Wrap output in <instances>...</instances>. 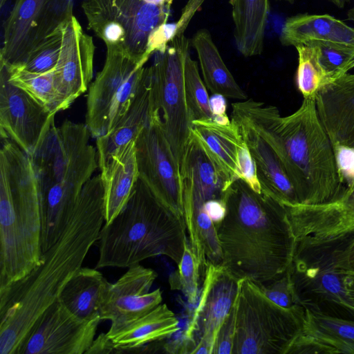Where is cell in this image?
<instances>
[{
    "label": "cell",
    "instance_id": "4dcf8cb0",
    "mask_svg": "<svg viewBox=\"0 0 354 354\" xmlns=\"http://www.w3.org/2000/svg\"><path fill=\"white\" fill-rule=\"evenodd\" d=\"M298 53L297 82L304 94L312 93L319 82L332 75L321 62V50L315 44L295 46Z\"/></svg>",
    "mask_w": 354,
    "mask_h": 354
},
{
    "label": "cell",
    "instance_id": "d4e9b609",
    "mask_svg": "<svg viewBox=\"0 0 354 354\" xmlns=\"http://www.w3.org/2000/svg\"><path fill=\"white\" fill-rule=\"evenodd\" d=\"M234 37L239 52L245 57L262 53L269 0H230Z\"/></svg>",
    "mask_w": 354,
    "mask_h": 354
},
{
    "label": "cell",
    "instance_id": "8d00e7d4",
    "mask_svg": "<svg viewBox=\"0 0 354 354\" xmlns=\"http://www.w3.org/2000/svg\"><path fill=\"white\" fill-rule=\"evenodd\" d=\"M238 162L239 178L243 180L254 191L261 193L255 165L245 142L239 150Z\"/></svg>",
    "mask_w": 354,
    "mask_h": 354
},
{
    "label": "cell",
    "instance_id": "ab89813d",
    "mask_svg": "<svg viewBox=\"0 0 354 354\" xmlns=\"http://www.w3.org/2000/svg\"><path fill=\"white\" fill-rule=\"evenodd\" d=\"M226 97L221 94L214 93L209 97V107L212 118L226 114Z\"/></svg>",
    "mask_w": 354,
    "mask_h": 354
},
{
    "label": "cell",
    "instance_id": "836d02e7",
    "mask_svg": "<svg viewBox=\"0 0 354 354\" xmlns=\"http://www.w3.org/2000/svg\"><path fill=\"white\" fill-rule=\"evenodd\" d=\"M257 285L264 295L276 304L286 308L297 306L296 304L299 299L292 278L290 267L277 278Z\"/></svg>",
    "mask_w": 354,
    "mask_h": 354
},
{
    "label": "cell",
    "instance_id": "ee69618b",
    "mask_svg": "<svg viewBox=\"0 0 354 354\" xmlns=\"http://www.w3.org/2000/svg\"><path fill=\"white\" fill-rule=\"evenodd\" d=\"M283 1H288V2L292 3L295 0H283Z\"/></svg>",
    "mask_w": 354,
    "mask_h": 354
},
{
    "label": "cell",
    "instance_id": "484cf974",
    "mask_svg": "<svg viewBox=\"0 0 354 354\" xmlns=\"http://www.w3.org/2000/svg\"><path fill=\"white\" fill-rule=\"evenodd\" d=\"M192 45L198 55L204 84L211 92L232 99H248L226 66L208 30H197L192 39Z\"/></svg>",
    "mask_w": 354,
    "mask_h": 354
},
{
    "label": "cell",
    "instance_id": "2e32d148",
    "mask_svg": "<svg viewBox=\"0 0 354 354\" xmlns=\"http://www.w3.org/2000/svg\"><path fill=\"white\" fill-rule=\"evenodd\" d=\"M183 213L192 216L205 211V203L223 199L233 180L214 161L191 129L180 169Z\"/></svg>",
    "mask_w": 354,
    "mask_h": 354
},
{
    "label": "cell",
    "instance_id": "d6a6232c",
    "mask_svg": "<svg viewBox=\"0 0 354 354\" xmlns=\"http://www.w3.org/2000/svg\"><path fill=\"white\" fill-rule=\"evenodd\" d=\"M63 28L47 37L29 55L21 66L24 69L36 73H46L54 71L58 62L62 46Z\"/></svg>",
    "mask_w": 354,
    "mask_h": 354
},
{
    "label": "cell",
    "instance_id": "e575fe53",
    "mask_svg": "<svg viewBox=\"0 0 354 354\" xmlns=\"http://www.w3.org/2000/svg\"><path fill=\"white\" fill-rule=\"evenodd\" d=\"M236 309L235 301L230 313L220 327L212 354H232L235 335Z\"/></svg>",
    "mask_w": 354,
    "mask_h": 354
},
{
    "label": "cell",
    "instance_id": "cb8c5ba5",
    "mask_svg": "<svg viewBox=\"0 0 354 354\" xmlns=\"http://www.w3.org/2000/svg\"><path fill=\"white\" fill-rule=\"evenodd\" d=\"M110 285L97 268L82 266L65 284L58 299L78 318L93 319L100 317Z\"/></svg>",
    "mask_w": 354,
    "mask_h": 354
},
{
    "label": "cell",
    "instance_id": "83f0119b",
    "mask_svg": "<svg viewBox=\"0 0 354 354\" xmlns=\"http://www.w3.org/2000/svg\"><path fill=\"white\" fill-rule=\"evenodd\" d=\"M3 66L7 71L10 83L23 89L52 113L56 114L64 110L55 87L53 71L46 73H36L21 66Z\"/></svg>",
    "mask_w": 354,
    "mask_h": 354
},
{
    "label": "cell",
    "instance_id": "9c48e42d",
    "mask_svg": "<svg viewBox=\"0 0 354 354\" xmlns=\"http://www.w3.org/2000/svg\"><path fill=\"white\" fill-rule=\"evenodd\" d=\"M73 16V0H15L3 25L0 65H23L38 45Z\"/></svg>",
    "mask_w": 354,
    "mask_h": 354
},
{
    "label": "cell",
    "instance_id": "7402d4cb",
    "mask_svg": "<svg viewBox=\"0 0 354 354\" xmlns=\"http://www.w3.org/2000/svg\"><path fill=\"white\" fill-rule=\"evenodd\" d=\"M150 82L147 67L126 113L106 135L96 139L98 167L104 169L120 148L136 140L149 121L151 113Z\"/></svg>",
    "mask_w": 354,
    "mask_h": 354
},
{
    "label": "cell",
    "instance_id": "52a82bcc",
    "mask_svg": "<svg viewBox=\"0 0 354 354\" xmlns=\"http://www.w3.org/2000/svg\"><path fill=\"white\" fill-rule=\"evenodd\" d=\"M189 49L185 35L177 36L165 50L153 55V62L147 67L151 109L160 116L180 174L192 129L184 89V64Z\"/></svg>",
    "mask_w": 354,
    "mask_h": 354
},
{
    "label": "cell",
    "instance_id": "9a60e30c",
    "mask_svg": "<svg viewBox=\"0 0 354 354\" xmlns=\"http://www.w3.org/2000/svg\"><path fill=\"white\" fill-rule=\"evenodd\" d=\"M157 276L153 269L139 263L128 268L115 283H111L99 315L101 321L111 322L105 333L106 337L113 335L161 304L160 289L150 291Z\"/></svg>",
    "mask_w": 354,
    "mask_h": 354
},
{
    "label": "cell",
    "instance_id": "f35d334b",
    "mask_svg": "<svg viewBox=\"0 0 354 354\" xmlns=\"http://www.w3.org/2000/svg\"><path fill=\"white\" fill-rule=\"evenodd\" d=\"M341 169L351 177H354V149L342 148L338 153Z\"/></svg>",
    "mask_w": 354,
    "mask_h": 354
},
{
    "label": "cell",
    "instance_id": "7bdbcfd3",
    "mask_svg": "<svg viewBox=\"0 0 354 354\" xmlns=\"http://www.w3.org/2000/svg\"><path fill=\"white\" fill-rule=\"evenodd\" d=\"M8 0H0V7L1 8L4 6Z\"/></svg>",
    "mask_w": 354,
    "mask_h": 354
},
{
    "label": "cell",
    "instance_id": "44dd1931",
    "mask_svg": "<svg viewBox=\"0 0 354 354\" xmlns=\"http://www.w3.org/2000/svg\"><path fill=\"white\" fill-rule=\"evenodd\" d=\"M279 40L284 46L321 44L354 52V28L328 14H297L286 18Z\"/></svg>",
    "mask_w": 354,
    "mask_h": 354
},
{
    "label": "cell",
    "instance_id": "74e56055",
    "mask_svg": "<svg viewBox=\"0 0 354 354\" xmlns=\"http://www.w3.org/2000/svg\"><path fill=\"white\" fill-rule=\"evenodd\" d=\"M204 208L215 226L224 218L225 214V205L223 199H214L207 201Z\"/></svg>",
    "mask_w": 354,
    "mask_h": 354
},
{
    "label": "cell",
    "instance_id": "30bf717a",
    "mask_svg": "<svg viewBox=\"0 0 354 354\" xmlns=\"http://www.w3.org/2000/svg\"><path fill=\"white\" fill-rule=\"evenodd\" d=\"M0 182L9 189L36 268L41 261L42 248L41 201L35 171L30 156L10 139L3 136Z\"/></svg>",
    "mask_w": 354,
    "mask_h": 354
},
{
    "label": "cell",
    "instance_id": "f1b7e54d",
    "mask_svg": "<svg viewBox=\"0 0 354 354\" xmlns=\"http://www.w3.org/2000/svg\"><path fill=\"white\" fill-rule=\"evenodd\" d=\"M309 326H303L308 332L311 342H321L320 346L341 349V352L354 353V322L345 321L323 315H312Z\"/></svg>",
    "mask_w": 354,
    "mask_h": 354
},
{
    "label": "cell",
    "instance_id": "d590c367",
    "mask_svg": "<svg viewBox=\"0 0 354 354\" xmlns=\"http://www.w3.org/2000/svg\"><path fill=\"white\" fill-rule=\"evenodd\" d=\"M315 45L320 48L322 64L333 73L346 71L348 66L354 60V52L345 51L321 44Z\"/></svg>",
    "mask_w": 354,
    "mask_h": 354
},
{
    "label": "cell",
    "instance_id": "b9f144b4",
    "mask_svg": "<svg viewBox=\"0 0 354 354\" xmlns=\"http://www.w3.org/2000/svg\"><path fill=\"white\" fill-rule=\"evenodd\" d=\"M347 19L354 21V7L351 8L347 12Z\"/></svg>",
    "mask_w": 354,
    "mask_h": 354
},
{
    "label": "cell",
    "instance_id": "f546056e",
    "mask_svg": "<svg viewBox=\"0 0 354 354\" xmlns=\"http://www.w3.org/2000/svg\"><path fill=\"white\" fill-rule=\"evenodd\" d=\"M184 89L190 120H212L209 97L198 68L189 53L184 64Z\"/></svg>",
    "mask_w": 354,
    "mask_h": 354
},
{
    "label": "cell",
    "instance_id": "8fae6325",
    "mask_svg": "<svg viewBox=\"0 0 354 354\" xmlns=\"http://www.w3.org/2000/svg\"><path fill=\"white\" fill-rule=\"evenodd\" d=\"M135 148L139 178L159 201L184 218L180 170L156 111L151 109Z\"/></svg>",
    "mask_w": 354,
    "mask_h": 354
},
{
    "label": "cell",
    "instance_id": "277c9868",
    "mask_svg": "<svg viewBox=\"0 0 354 354\" xmlns=\"http://www.w3.org/2000/svg\"><path fill=\"white\" fill-rule=\"evenodd\" d=\"M95 268H129L165 255L178 265L188 243L184 218L159 201L138 178L127 202L98 239Z\"/></svg>",
    "mask_w": 354,
    "mask_h": 354
},
{
    "label": "cell",
    "instance_id": "7a4b0ae2",
    "mask_svg": "<svg viewBox=\"0 0 354 354\" xmlns=\"http://www.w3.org/2000/svg\"><path fill=\"white\" fill-rule=\"evenodd\" d=\"M225 214L216 225L221 265L234 277L257 283L270 281L291 266L296 238L286 207L234 180L223 196Z\"/></svg>",
    "mask_w": 354,
    "mask_h": 354
},
{
    "label": "cell",
    "instance_id": "d6986e66",
    "mask_svg": "<svg viewBox=\"0 0 354 354\" xmlns=\"http://www.w3.org/2000/svg\"><path fill=\"white\" fill-rule=\"evenodd\" d=\"M231 122L251 154L261 192L285 207H294L297 203V194L277 153L241 117L232 113Z\"/></svg>",
    "mask_w": 354,
    "mask_h": 354
},
{
    "label": "cell",
    "instance_id": "5b68a950",
    "mask_svg": "<svg viewBox=\"0 0 354 354\" xmlns=\"http://www.w3.org/2000/svg\"><path fill=\"white\" fill-rule=\"evenodd\" d=\"M174 0H82L88 28L106 49L145 64L154 31L167 22Z\"/></svg>",
    "mask_w": 354,
    "mask_h": 354
},
{
    "label": "cell",
    "instance_id": "6da1fadb",
    "mask_svg": "<svg viewBox=\"0 0 354 354\" xmlns=\"http://www.w3.org/2000/svg\"><path fill=\"white\" fill-rule=\"evenodd\" d=\"M100 174L84 185L59 239L42 252L40 263L0 292V354H18L30 329L82 267L104 223Z\"/></svg>",
    "mask_w": 354,
    "mask_h": 354
},
{
    "label": "cell",
    "instance_id": "e0dca14e",
    "mask_svg": "<svg viewBox=\"0 0 354 354\" xmlns=\"http://www.w3.org/2000/svg\"><path fill=\"white\" fill-rule=\"evenodd\" d=\"M62 46L53 71L64 109L88 88L93 77L95 46L73 16L63 27Z\"/></svg>",
    "mask_w": 354,
    "mask_h": 354
},
{
    "label": "cell",
    "instance_id": "4316f807",
    "mask_svg": "<svg viewBox=\"0 0 354 354\" xmlns=\"http://www.w3.org/2000/svg\"><path fill=\"white\" fill-rule=\"evenodd\" d=\"M192 131L199 137L214 161L234 181L239 178V150L243 144L237 128L219 124L212 120L192 122Z\"/></svg>",
    "mask_w": 354,
    "mask_h": 354
},
{
    "label": "cell",
    "instance_id": "5bb4252c",
    "mask_svg": "<svg viewBox=\"0 0 354 354\" xmlns=\"http://www.w3.org/2000/svg\"><path fill=\"white\" fill-rule=\"evenodd\" d=\"M55 114L8 80L0 66L1 136L6 137L31 156L41 143Z\"/></svg>",
    "mask_w": 354,
    "mask_h": 354
},
{
    "label": "cell",
    "instance_id": "4fadbf2b",
    "mask_svg": "<svg viewBox=\"0 0 354 354\" xmlns=\"http://www.w3.org/2000/svg\"><path fill=\"white\" fill-rule=\"evenodd\" d=\"M100 322L78 318L57 299L37 319L18 354H86Z\"/></svg>",
    "mask_w": 354,
    "mask_h": 354
},
{
    "label": "cell",
    "instance_id": "1f68e13d",
    "mask_svg": "<svg viewBox=\"0 0 354 354\" xmlns=\"http://www.w3.org/2000/svg\"><path fill=\"white\" fill-rule=\"evenodd\" d=\"M176 270L170 274L169 284L171 290H180L186 297L189 304L193 305L199 297V277L201 263L192 250L189 242Z\"/></svg>",
    "mask_w": 354,
    "mask_h": 354
},
{
    "label": "cell",
    "instance_id": "60d3db41",
    "mask_svg": "<svg viewBox=\"0 0 354 354\" xmlns=\"http://www.w3.org/2000/svg\"><path fill=\"white\" fill-rule=\"evenodd\" d=\"M328 1L332 3L335 6L339 8H343L345 6V4L349 0H327Z\"/></svg>",
    "mask_w": 354,
    "mask_h": 354
},
{
    "label": "cell",
    "instance_id": "ac0fdd59",
    "mask_svg": "<svg viewBox=\"0 0 354 354\" xmlns=\"http://www.w3.org/2000/svg\"><path fill=\"white\" fill-rule=\"evenodd\" d=\"M179 329L174 313L165 304H160L113 335L100 334L86 353H140L142 347L169 338Z\"/></svg>",
    "mask_w": 354,
    "mask_h": 354
},
{
    "label": "cell",
    "instance_id": "7c38bea8",
    "mask_svg": "<svg viewBox=\"0 0 354 354\" xmlns=\"http://www.w3.org/2000/svg\"><path fill=\"white\" fill-rule=\"evenodd\" d=\"M196 308L184 333L185 341L196 345L192 353L212 354L221 324L234 306L239 279L221 264L207 262Z\"/></svg>",
    "mask_w": 354,
    "mask_h": 354
},
{
    "label": "cell",
    "instance_id": "ffe728a7",
    "mask_svg": "<svg viewBox=\"0 0 354 354\" xmlns=\"http://www.w3.org/2000/svg\"><path fill=\"white\" fill-rule=\"evenodd\" d=\"M35 268L9 189L0 182V292Z\"/></svg>",
    "mask_w": 354,
    "mask_h": 354
},
{
    "label": "cell",
    "instance_id": "603a6c76",
    "mask_svg": "<svg viewBox=\"0 0 354 354\" xmlns=\"http://www.w3.org/2000/svg\"><path fill=\"white\" fill-rule=\"evenodd\" d=\"M100 171L104 223H109L127 202L139 178L135 140L115 152Z\"/></svg>",
    "mask_w": 354,
    "mask_h": 354
},
{
    "label": "cell",
    "instance_id": "ba28073f",
    "mask_svg": "<svg viewBox=\"0 0 354 354\" xmlns=\"http://www.w3.org/2000/svg\"><path fill=\"white\" fill-rule=\"evenodd\" d=\"M145 65L106 49L104 64L87 95L86 125L92 138L108 133L126 113L143 78Z\"/></svg>",
    "mask_w": 354,
    "mask_h": 354
},
{
    "label": "cell",
    "instance_id": "8992f818",
    "mask_svg": "<svg viewBox=\"0 0 354 354\" xmlns=\"http://www.w3.org/2000/svg\"><path fill=\"white\" fill-rule=\"evenodd\" d=\"M236 305L232 354L289 353L304 326L297 306L276 304L247 279L239 281Z\"/></svg>",
    "mask_w": 354,
    "mask_h": 354
},
{
    "label": "cell",
    "instance_id": "3957f363",
    "mask_svg": "<svg viewBox=\"0 0 354 354\" xmlns=\"http://www.w3.org/2000/svg\"><path fill=\"white\" fill-rule=\"evenodd\" d=\"M86 124L53 122L30 156L41 209V248H49L68 224L86 182L98 167L97 149Z\"/></svg>",
    "mask_w": 354,
    "mask_h": 354
}]
</instances>
